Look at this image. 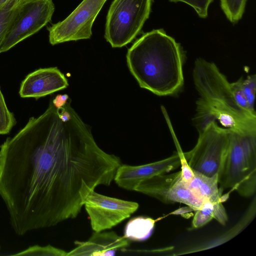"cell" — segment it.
<instances>
[{
	"instance_id": "cell-24",
	"label": "cell",
	"mask_w": 256,
	"mask_h": 256,
	"mask_svg": "<svg viewBox=\"0 0 256 256\" xmlns=\"http://www.w3.org/2000/svg\"><path fill=\"white\" fill-rule=\"evenodd\" d=\"M69 100V96L66 94H58L52 100V102L56 108L64 106Z\"/></svg>"
},
{
	"instance_id": "cell-23",
	"label": "cell",
	"mask_w": 256,
	"mask_h": 256,
	"mask_svg": "<svg viewBox=\"0 0 256 256\" xmlns=\"http://www.w3.org/2000/svg\"><path fill=\"white\" fill-rule=\"evenodd\" d=\"M171 2H184L192 7L199 17L206 18L208 15V8L213 0H169Z\"/></svg>"
},
{
	"instance_id": "cell-16",
	"label": "cell",
	"mask_w": 256,
	"mask_h": 256,
	"mask_svg": "<svg viewBox=\"0 0 256 256\" xmlns=\"http://www.w3.org/2000/svg\"><path fill=\"white\" fill-rule=\"evenodd\" d=\"M155 220L148 217L137 216L130 220L126 224L124 236L128 240L143 241L151 235Z\"/></svg>"
},
{
	"instance_id": "cell-14",
	"label": "cell",
	"mask_w": 256,
	"mask_h": 256,
	"mask_svg": "<svg viewBox=\"0 0 256 256\" xmlns=\"http://www.w3.org/2000/svg\"><path fill=\"white\" fill-rule=\"evenodd\" d=\"M192 172L191 178L184 182L193 194L204 202H222V190L218 188V176L208 177Z\"/></svg>"
},
{
	"instance_id": "cell-21",
	"label": "cell",
	"mask_w": 256,
	"mask_h": 256,
	"mask_svg": "<svg viewBox=\"0 0 256 256\" xmlns=\"http://www.w3.org/2000/svg\"><path fill=\"white\" fill-rule=\"evenodd\" d=\"M242 88L248 102L250 111L256 114L254 101L256 91V76L249 75L242 80Z\"/></svg>"
},
{
	"instance_id": "cell-13",
	"label": "cell",
	"mask_w": 256,
	"mask_h": 256,
	"mask_svg": "<svg viewBox=\"0 0 256 256\" xmlns=\"http://www.w3.org/2000/svg\"><path fill=\"white\" fill-rule=\"evenodd\" d=\"M74 242L76 247L67 252L66 256H114L118 250L130 244V240L114 232H94L88 240Z\"/></svg>"
},
{
	"instance_id": "cell-6",
	"label": "cell",
	"mask_w": 256,
	"mask_h": 256,
	"mask_svg": "<svg viewBox=\"0 0 256 256\" xmlns=\"http://www.w3.org/2000/svg\"><path fill=\"white\" fill-rule=\"evenodd\" d=\"M198 131L195 146L186 152L188 164L192 170L206 176H218L228 148L230 130L212 120Z\"/></svg>"
},
{
	"instance_id": "cell-9",
	"label": "cell",
	"mask_w": 256,
	"mask_h": 256,
	"mask_svg": "<svg viewBox=\"0 0 256 256\" xmlns=\"http://www.w3.org/2000/svg\"><path fill=\"white\" fill-rule=\"evenodd\" d=\"M83 204L94 232L112 228L129 218L139 206L137 202L100 194L94 190L84 198Z\"/></svg>"
},
{
	"instance_id": "cell-19",
	"label": "cell",
	"mask_w": 256,
	"mask_h": 256,
	"mask_svg": "<svg viewBox=\"0 0 256 256\" xmlns=\"http://www.w3.org/2000/svg\"><path fill=\"white\" fill-rule=\"evenodd\" d=\"M67 252L63 250L50 244L46 246L34 245L18 252L13 256H66Z\"/></svg>"
},
{
	"instance_id": "cell-17",
	"label": "cell",
	"mask_w": 256,
	"mask_h": 256,
	"mask_svg": "<svg viewBox=\"0 0 256 256\" xmlns=\"http://www.w3.org/2000/svg\"><path fill=\"white\" fill-rule=\"evenodd\" d=\"M23 0H14L0 8V48L8 30L20 10Z\"/></svg>"
},
{
	"instance_id": "cell-18",
	"label": "cell",
	"mask_w": 256,
	"mask_h": 256,
	"mask_svg": "<svg viewBox=\"0 0 256 256\" xmlns=\"http://www.w3.org/2000/svg\"><path fill=\"white\" fill-rule=\"evenodd\" d=\"M247 0H220V7L226 18L232 23L241 19Z\"/></svg>"
},
{
	"instance_id": "cell-5",
	"label": "cell",
	"mask_w": 256,
	"mask_h": 256,
	"mask_svg": "<svg viewBox=\"0 0 256 256\" xmlns=\"http://www.w3.org/2000/svg\"><path fill=\"white\" fill-rule=\"evenodd\" d=\"M152 0H114L106 18L104 38L112 48L130 42L148 18Z\"/></svg>"
},
{
	"instance_id": "cell-10",
	"label": "cell",
	"mask_w": 256,
	"mask_h": 256,
	"mask_svg": "<svg viewBox=\"0 0 256 256\" xmlns=\"http://www.w3.org/2000/svg\"><path fill=\"white\" fill-rule=\"evenodd\" d=\"M134 190L166 204L176 202L186 204L194 210L204 204L188 187L180 171L168 174H158L145 180L136 186Z\"/></svg>"
},
{
	"instance_id": "cell-15",
	"label": "cell",
	"mask_w": 256,
	"mask_h": 256,
	"mask_svg": "<svg viewBox=\"0 0 256 256\" xmlns=\"http://www.w3.org/2000/svg\"><path fill=\"white\" fill-rule=\"evenodd\" d=\"M192 222L194 228H197L206 224L212 218L216 219L222 225H225L228 217L222 202H204L198 209Z\"/></svg>"
},
{
	"instance_id": "cell-4",
	"label": "cell",
	"mask_w": 256,
	"mask_h": 256,
	"mask_svg": "<svg viewBox=\"0 0 256 256\" xmlns=\"http://www.w3.org/2000/svg\"><path fill=\"white\" fill-rule=\"evenodd\" d=\"M218 178L222 190L231 188L246 198L254 194L256 134H244L230 130L228 148Z\"/></svg>"
},
{
	"instance_id": "cell-20",
	"label": "cell",
	"mask_w": 256,
	"mask_h": 256,
	"mask_svg": "<svg viewBox=\"0 0 256 256\" xmlns=\"http://www.w3.org/2000/svg\"><path fill=\"white\" fill-rule=\"evenodd\" d=\"M16 124V118L8 110L0 88V134L9 133Z\"/></svg>"
},
{
	"instance_id": "cell-7",
	"label": "cell",
	"mask_w": 256,
	"mask_h": 256,
	"mask_svg": "<svg viewBox=\"0 0 256 256\" xmlns=\"http://www.w3.org/2000/svg\"><path fill=\"white\" fill-rule=\"evenodd\" d=\"M54 11L52 0H24L4 38L0 52L38 32L51 20Z\"/></svg>"
},
{
	"instance_id": "cell-22",
	"label": "cell",
	"mask_w": 256,
	"mask_h": 256,
	"mask_svg": "<svg viewBox=\"0 0 256 256\" xmlns=\"http://www.w3.org/2000/svg\"><path fill=\"white\" fill-rule=\"evenodd\" d=\"M242 80L243 78H240L236 82L230 83V88L237 104L246 111L252 113L249 110L248 102L243 90Z\"/></svg>"
},
{
	"instance_id": "cell-3",
	"label": "cell",
	"mask_w": 256,
	"mask_h": 256,
	"mask_svg": "<svg viewBox=\"0 0 256 256\" xmlns=\"http://www.w3.org/2000/svg\"><path fill=\"white\" fill-rule=\"evenodd\" d=\"M192 76L200 96L196 102L198 129L214 120L232 131L256 134V114L246 111L237 104L230 82L214 62L197 58Z\"/></svg>"
},
{
	"instance_id": "cell-12",
	"label": "cell",
	"mask_w": 256,
	"mask_h": 256,
	"mask_svg": "<svg viewBox=\"0 0 256 256\" xmlns=\"http://www.w3.org/2000/svg\"><path fill=\"white\" fill-rule=\"evenodd\" d=\"M68 80L56 67L40 68L29 74L22 82L19 94L22 98H40L66 88Z\"/></svg>"
},
{
	"instance_id": "cell-1",
	"label": "cell",
	"mask_w": 256,
	"mask_h": 256,
	"mask_svg": "<svg viewBox=\"0 0 256 256\" xmlns=\"http://www.w3.org/2000/svg\"><path fill=\"white\" fill-rule=\"evenodd\" d=\"M0 152V196L20 236L76 218L89 192L110 185L122 164L98 146L74 108L62 121L52 101Z\"/></svg>"
},
{
	"instance_id": "cell-26",
	"label": "cell",
	"mask_w": 256,
	"mask_h": 256,
	"mask_svg": "<svg viewBox=\"0 0 256 256\" xmlns=\"http://www.w3.org/2000/svg\"></svg>"
},
{
	"instance_id": "cell-25",
	"label": "cell",
	"mask_w": 256,
	"mask_h": 256,
	"mask_svg": "<svg viewBox=\"0 0 256 256\" xmlns=\"http://www.w3.org/2000/svg\"><path fill=\"white\" fill-rule=\"evenodd\" d=\"M14 0H0V8H2L6 4L10 3Z\"/></svg>"
},
{
	"instance_id": "cell-8",
	"label": "cell",
	"mask_w": 256,
	"mask_h": 256,
	"mask_svg": "<svg viewBox=\"0 0 256 256\" xmlns=\"http://www.w3.org/2000/svg\"><path fill=\"white\" fill-rule=\"evenodd\" d=\"M107 0H83L64 20L48 28L50 43L89 39L93 24Z\"/></svg>"
},
{
	"instance_id": "cell-2",
	"label": "cell",
	"mask_w": 256,
	"mask_h": 256,
	"mask_svg": "<svg viewBox=\"0 0 256 256\" xmlns=\"http://www.w3.org/2000/svg\"><path fill=\"white\" fill-rule=\"evenodd\" d=\"M184 54L162 29L144 34L128 50L130 70L140 88L160 96L172 95L184 84Z\"/></svg>"
},
{
	"instance_id": "cell-27",
	"label": "cell",
	"mask_w": 256,
	"mask_h": 256,
	"mask_svg": "<svg viewBox=\"0 0 256 256\" xmlns=\"http://www.w3.org/2000/svg\"></svg>"
},
{
	"instance_id": "cell-11",
	"label": "cell",
	"mask_w": 256,
	"mask_h": 256,
	"mask_svg": "<svg viewBox=\"0 0 256 256\" xmlns=\"http://www.w3.org/2000/svg\"><path fill=\"white\" fill-rule=\"evenodd\" d=\"M182 154V152H178L162 160L140 166L122 164L116 171L114 180L120 187L134 190L141 182L158 174L168 172L180 166Z\"/></svg>"
}]
</instances>
